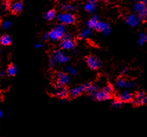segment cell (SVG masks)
Returning <instances> with one entry per match:
<instances>
[{
  "label": "cell",
  "mask_w": 147,
  "mask_h": 137,
  "mask_svg": "<svg viewBox=\"0 0 147 137\" xmlns=\"http://www.w3.org/2000/svg\"><path fill=\"white\" fill-rule=\"evenodd\" d=\"M65 31H66L65 26L59 24L56 26L55 28L49 32V39H51L52 41H54V42L59 40L64 37V35H65Z\"/></svg>",
  "instance_id": "obj_1"
},
{
  "label": "cell",
  "mask_w": 147,
  "mask_h": 137,
  "mask_svg": "<svg viewBox=\"0 0 147 137\" xmlns=\"http://www.w3.org/2000/svg\"><path fill=\"white\" fill-rule=\"evenodd\" d=\"M76 46L74 40L71 35L65 34L64 37L61 39L60 47L62 49L66 50H73Z\"/></svg>",
  "instance_id": "obj_2"
},
{
  "label": "cell",
  "mask_w": 147,
  "mask_h": 137,
  "mask_svg": "<svg viewBox=\"0 0 147 137\" xmlns=\"http://www.w3.org/2000/svg\"><path fill=\"white\" fill-rule=\"evenodd\" d=\"M58 21L60 22L61 24L63 25H69L73 24L76 21V16L72 13H60L57 17Z\"/></svg>",
  "instance_id": "obj_3"
},
{
  "label": "cell",
  "mask_w": 147,
  "mask_h": 137,
  "mask_svg": "<svg viewBox=\"0 0 147 137\" xmlns=\"http://www.w3.org/2000/svg\"><path fill=\"white\" fill-rule=\"evenodd\" d=\"M86 62L90 69L93 70V71L98 69L102 65L100 59L94 55H89L87 56L86 58Z\"/></svg>",
  "instance_id": "obj_4"
},
{
  "label": "cell",
  "mask_w": 147,
  "mask_h": 137,
  "mask_svg": "<svg viewBox=\"0 0 147 137\" xmlns=\"http://www.w3.org/2000/svg\"><path fill=\"white\" fill-rule=\"evenodd\" d=\"M147 102V97L143 91L138 92L136 94V97L133 99L131 103L135 105H142L146 104Z\"/></svg>",
  "instance_id": "obj_5"
},
{
  "label": "cell",
  "mask_w": 147,
  "mask_h": 137,
  "mask_svg": "<svg viewBox=\"0 0 147 137\" xmlns=\"http://www.w3.org/2000/svg\"><path fill=\"white\" fill-rule=\"evenodd\" d=\"M52 56H53L56 63L57 62L59 63H64L67 62L68 60H69V57L61 50H55Z\"/></svg>",
  "instance_id": "obj_6"
},
{
  "label": "cell",
  "mask_w": 147,
  "mask_h": 137,
  "mask_svg": "<svg viewBox=\"0 0 147 137\" xmlns=\"http://www.w3.org/2000/svg\"><path fill=\"white\" fill-rule=\"evenodd\" d=\"M92 95L93 96L94 98L97 99L99 101H103L111 99V95L106 93L103 90H97V91L92 94Z\"/></svg>",
  "instance_id": "obj_7"
},
{
  "label": "cell",
  "mask_w": 147,
  "mask_h": 137,
  "mask_svg": "<svg viewBox=\"0 0 147 137\" xmlns=\"http://www.w3.org/2000/svg\"><path fill=\"white\" fill-rule=\"evenodd\" d=\"M95 30L100 32H103L105 35H109L111 32V27L107 23L103 21H99L95 26Z\"/></svg>",
  "instance_id": "obj_8"
},
{
  "label": "cell",
  "mask_w": 147,
  "mask_h": 137,
  "mask_svg": "<svg viewBox=\"0 0 147 137\" xmlns=\"http://www.w3.org/2000/svg\"><path fill=\"white\" fill-rule=\"evenodd\" d=\"M24 5L22 1H15V2L12 3L10 4V10L11 13L14 15H18L21 13V11L23 10Z\"/></svg>",
  "instance_id": "obj_9"
},
{
  "label": "cell",
  "mask_w": 147,
  "mask_h": 137,
  "mask_svg": "<svg viewBox=\"0 0 147 137\" xmlns=\"http://www.w3.org/2000/svg\"><path fill=\"white\" fill-rule=\"evenodd\" d=\"M85 91V88L84 85H78V86L75 87V88H71L70 90V91L68 92V95L71 96L73 98H75V97H78L83 92Z\"/></svg>",
  "instance_id": "obj_10"
},
{
  "label": "cell",
  "mask_w": 147,
  "mask_h": 137,
  "mask_svg": "<svg viewBox=\"0 0 147 137\" xmlns=\"http://www.w3.org/2000/svg\"><path fill=\"white\" fill-rule=\"evenodd\" d=\"M57 83L59 84L61 86H64V85L67 84L69 82V75L66 73H59L57 75Z\"/></svg>",
  "instance_id": "obj_11"
},
{
  "label": "cell",
  "mask_w": 147,
  "mask_h": 137,
  "mask_svg": "<svg viewBox=\"0 0 147 137\" xmlns=\"http://www.w3.org/2000/svg\"><path fill=\"white\" fill-rule=\"evenodd\" d=\"M133 99V96L131 93L127 92V91H124L121 92L118 96V100L120 101L122 103H128V102H131Z\"/></svg>",
  "instance_id": "obj_12"
},
{
  "label": "cell",
  "mask_w": 147,
  "mask_h": 137,
  "mask_svg": "<svg viewBox=\"0 0 147 137\" xmlns=\"http://www.w3.org/2000/svg\"><path fill=\"white\" fill-rule=\"evenodd\" d=\"M126 22L128 25L130 26H136L140 22L139 17H138V15L136 14H132L129 15V16H128V17L126 18Z\"/></svg>",
  "instance_id": "obj_13"
},
{
  "label": "cell",
  "mask_w": 147,
  "mask_h": 137,
  "mask_svg": "<svg viewBox=\"0 0 147 137\" xmlns=\"http://www.w3.org/2000/svg\"><path fill=\"white\" fill-rule=\"evenodd\" d=\"M146 1H140V2H137L133 6V11L136 13H138V15L140 14V13H143V12L146 11Z\"/></svg>",
  "instance_id": "obj_14"
},
{
  "label": "cell",
  "mask_w": 147,
  "mask_h": 137,
  "mask_svg": "<svg viewBox=\"0 0 147 137\" xmlns=\"http://www.w3.org/2000/svg\"><path fill=\"white\" fill-rule=\"evenodd\" d=\"M117 85L119 88H132L133 86H134L135 83H131V82L127 81L126 80L124 79L120 78L117 81Z\"/></svg>",
  "instance_id": "obj_15"
},
{
  "label": "cell",
  "mask_w": 147,
  "mask_h": 137,
  "mask_svg": "<svg viewBox=\"0 0 147 137\" xmlns=\"http://www.w3.org/2000/svg\"><path fill=\"white\" fill-rule=\"evenodd\" d=\"M68 95H68V91L64 88H61L59 90H58L57 93H56V96L58 98L61 99L62 100H65L66 99H67Z\"/></svg>",
  "instance_id": "obj_16"
},
{
  "label": "cell",
  "mask_w": 147,
  "mask_h": 137,
  "mask_svg": "<svg viewBox=\"0 0 147 137\" xmlns=\"http://www.w3.org/2000/svg\"><path fill=\"white\" fill-rule=\"evenodd\" d=\"M99 19H100L99 16H97V15H95V16H93V17L90 19L88 20V21H87V26H88V28L89 29L95 28V26H96L97 24L99 22Z\"/></svg>",
  "instance_id": "obj_17"
},
{
  "label": "cell",
  "mask_w": 147,
  "mask_h": 137,
  "mask_svg": "<svg viewBox=\"0 0 147 137\" xmlns=\"http://www.w3.org/2000/svg\"><path fill=\"white\" fill-rule=\"evenodd\" d=\"M95 6H96V3L95 1H88V2L85 4L84 9L88 13H93L95 10Z\"/></svg>",
  "instance_id": "obj_18"
},
{
  "label": "cell",
  "mask_w": 147,
  "mask_h": 137,
  "mask_svg": "<svg viewBox=\"0 0 147 137\" xmlns=\"http://www.w3.org/2000/svg\"><path fill=\"white\" fill-rule=\"evenodd\" d=\"M12 43L11 36L8 35H4L0 37V44L3 46H9Z\"/></svg>",
  "instance_id": "obj_19"
},
{
  "label": "cell",
  "mask_w": 147,
  "mask_h": 137,
  "mask_svg": "<svg viewBox=\"0 0 147 137\" xmlns=\"http://www.w3.org/2000/svg\"><path fill=\"white\" fill-rule=\"evenodd\" d=\"M84 85L85 91L88 92V93L93 94L95 91H97V87L96 86V85L93 84L92 83H87Z\"/></svg>",
  "instance_id": "obj_20"
},
{
  "label": "cell",
  "mask_w": 147,
  "mask_h": 137,
  "mask_svg": "<svg viewBox=\"0 0 147 137\" xmlns=\"http://www.w3.org/2000/svg\"><path fill=\"white\" fill-rule=\"evenodd\" d=\"M56 17V11L55 10L52 9L49 11L44 15V18L45 19L48 20V21H51V20L54 19Z\"/></svg>",
  "instance_id": "obj_21"
},
{
  "label": "cell",
  "mask_w": 147,
  "mask_h": 137,
  "mask_svg": "<svg viewBox=\"0 0 147 137\" xmlns=\"http://www.w3.org/2000/svg\"><path fill=\"white\" fill-rule=\"evenodd\" d=\"M17 71H18L17 67L14 64H11L8 67L6 73H7V75L9 77H13L17 74Z\"/></svg>",
  "instance_id": "obj_22"
},
{
  "label": "cell",
  "mask_w": 147,
  "mask_h": 137,
  "mask_svg": "<svg viewBox=\"0 0 147 137\" xmlns=\"http://www.w3.org/2000/svg\"><path fill=\"white\" fill-rule=\"evenodd\" d=\"M60 8L61 11L64 12H70V11H73L76 10V6H73L71 4H61L60 6Z\"/></svg>",
  "instance_id": "obj_23"
},
{
  "label": "cell",
  "mask_w": 147,
  "mask_h": 137,
  "mask_svg": "<svg viewBox=\"0 0 147 137\" xmlns=\"http://www.w3.org/2000/svg\"><path fill=\"white\" fill-rule=\"evenodd\" d=\"M91 34H92V32L91 30H90V29L89 28L83 29V30L81 31V32H80L79 37L81 39H83L86 38V37H88V36H90Z\"/></svg>",
  "instance_id": "obj_24"
},
{
  "label": "cell",
  "mask_w": 147,
  "mask_h": 137,
  "mask_svg": "<svg viewBox=\"0 0 147 137\" xmlns=\"http://www.w3.org/2000/svg\"><path fill=\"white\" fill-rule=\"evenodd\" d=\"M147 36L145 33L140 34L139 39H138V44L140 46H142L145 42H146Z\"/></svg>",
  "instance_id": "obj_25"
},
{
  "label": "cell",
  "mask_w": 147,
  "mask_h": 137,
  "mask_svg": "<svg viewBox=\"0 0 147 137\" xmlns=\"http://www.w3.org/2000/svg\"><path fill=\"white\" fill-rule=\"evenodd\" d=\"M113 87L111 85H107V86H105L103 89V91L105 92L106 93L109 94V95H111V93L113 92Z\"/></svg>",
  "instance_id": "obj_26"
},
{
  "label": "cell",
  "mask_w": 147,
  "mask_h": 137,
  "mask_svg": "<svg viewBox=\"0 0 147 137\" xmlns=\"http://www.w3.org/2000/svg\"><path fill=\"white\" fill-rule=\"evenodd\" d=\"M66 71L67 72V73H70L71 75H76L77 74L76 70L72 66H66Z\"/></svg>",
  "instance_id": "obj_27"
},
{
  "label": "cell",
  "mask_w": 147,
  "mask_h": 137,
  "mask_svg": "<svg viewBox=\"0 0 147 137\" xmlns=\"http://www.w3.org/2000/svg\"><path fill=\"white\" fill-rule=\"evenodd\" d=\"M122 105V103L119 101L118 99H116V100H114L111 103V105L113 107H121Z\"/></svg>",
  "instance_id": "obj_28"
},
{
  "label": "cell",
  "mask_w": 147,
  "mask_h": 137,
  "mask_svg": "<svg viewBox=\"0 0 147 137\" xmlns=\"http://www.w3.org/2000/svg\"><path fill=\"white\" fill-rule=\"evenodd\" d=\"M11 25V22L8 21H5V22H4V23H3L2 26L4 29H7L8 28H10Z\"/></svg>",
  "instance_id": "obj_29"
},
{
  "label": "cell",
  "mask_w": 147,
  "mask_h": 137,
  "mask_svg": "<svg viewBox=\"0 0 147 137\" xmlns=\"http://www.w3.org/2000/svg\"><path fill=\"white\" fill-rule=\"evenodd\" d=\"M55 63H56L55 60L54 59L53 56H51V58H50V66H51V68H53V67L55 66Z\"/></svg>",
  "instance_id": "obj_30"
},
{
  "label": "cell",
  "mask_w": 147,
  "mask_h": 137,
  "mask_svg": "<svg viewBox=\"0 0 147 137\" xmlns=\"http://www.w3.org/2000/svg\"><path fill=\"white\" fill-rule=\"evenodd\" d=\"M3 7H4L5 10L8 9V8H9V7H10V4L8 2V1H4V2H3Z\"/></svg>",
  "instance_id": "obj_31"
},
{
  "label": "cell",
  "mask_w": 147,
  "mask_h": 137,
  "mask_svg": "<svg viewBox=\"0 0 147 137\" xmlns=\"http://www.w3.org/2000/svg\"><path fill=\"white\" fill-rule=\"evenodd\" d=\"M42 39H43L44 41H47V40H48V39H49V33L44 34L43 37H42Z\"/></svg>",
  "instance_id": "obj_32"
},
{
  "label": "cell",
  "mask_w": 147,
  "mask_h": 137,
  "mask_svg": "<svg viewBox=\"0 0 147 137\" xmlns=\"http://www.w3.org/2000/svg\"><path fill=\"white\" fill-rule=\"evenodd\" d=\"M35 47L36 48H40L42 47V44H37L35 45Z\"/></svg>",
  "instance_id": "obj_33"
},
{
  "label": "cell",
  "mask_w": 147,
  "mask_h": 137,
  "mask_svg": "<svg viewBox=\"0 0 147 137\" xmlns=\"http://www.w3.org/2000/svg\"><path fill=\"white\" fill-rule=\"evenodd\" d=\"M127 71H128V68H124V69L123 70V71H122V75L125 74V73H126Z\"/></svg>",
  "instance_id": "obj_34"
},
{
  "label": "cell",
  "mask_w": 147,
  "mask_h": 137,
  "mask_svg": "<svg viewBox=\"0 0 147 137\" xmlns=\"http://www.w3.org/2000/svg\"><path fill=\"white\" fill-rule=\"evenodd\" d=\"M3 75H4V72L1 71V72H0V77H2Z\"/></svg>",
  "instance_id": "obj_35"
},
{
  "label": "cell",
  "mask_w": 147,
  "mask_h": 137,
  "mask_svg": "<svg viewBox=\"0 0 147 137\" xmlns=\"http://www.w3.org/2000/svg\"><path fill=\"white\" fill-rule=\"evenodd\" d=\"M3 116V112L0 110V118H1Z\"/></svg>",
  "instance_id": "obj_36"
}]
</instances>
